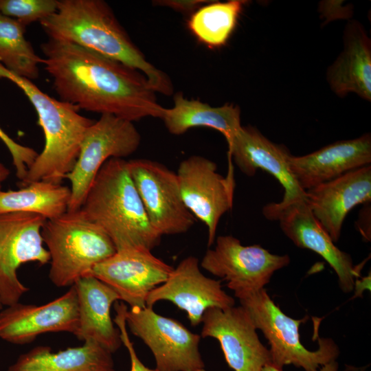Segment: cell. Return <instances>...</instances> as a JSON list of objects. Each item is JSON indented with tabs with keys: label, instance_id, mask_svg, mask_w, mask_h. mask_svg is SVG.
Returning <instances> with one entry per match:
<instances>
[{
	"label": "cell",
	"instance_id": "1",
	"mask_svg": "<svg viewBox=\"0 0 371 371\" xmlns=\"http://www.w3.org/2000/svg\"><path fill=\"white\" fill-rule=\"evenodd\" d=\"M41 48L44 69L60 100L132 122L161 118L164 107L139 71L65 41L49 38Z\"/></svg>",
	"mask_w": 371,
	"mask_h": 371
},
{
	"label": "cell",
	"instance_id": "2",
	"mask_svg": "<svg viewBox=\"0 0 371 371\" xmlns=\"http://www.w3.org/2000/svg\"><path fill=\"white\" fill-rule=\"evenodd\" d=\"M49 39L75 44L142 72L155 92L171 95L168 76L148 62L113 10L102 0H58L56 12L40 21Z\"/></svg>",
	"mask_w": 371,
	"mask_h": 371
},
{
	"label": "cell",
	"instance_id": "3",
	"mask_svg": "<svg viewBox=\"0 0 371 371\" xmlns=\"http://www.w3.org/2000/svg\"><path fill=\"white\" fill-rule=\"evenodd\" d=\"M80 210L107 234L116 250L151 251L160 243L161 236L148 220L124 159L111 158L103 164Z\"/></svg>",
	"mask_w": 371,
	"mask_h": 371
},
{
	"label": "cell",
	"instance_id": "4",
	"mask_svg": "<svg viewBox=\"0 0 371 371\" xmlns=\"http://www.w3.org/2000/svg\"><path fill=\"white\" fill-rule=\"evenodd\" d=\"M0 78L19 87L33 105L42 128L43 150L28 168L21 187L36 181L62 183L73 168L87 128L94 122L79 109L42 91L32 80L8 70L0 63Z\"/></svg>",
	"mask_w": 371,
	"mask_h": 371
},
{
	"label": "cell",
	"instance_id": "5",
	"mask_svg": "<svg viewBox=\"0 0 371 371\" xmlns=\"http://www.w3.org/2000/svg\"><path fill=\"white\" fill-rule=\"evenodd\" d=\"M41 235L49 254V278L58 287L73 286L116 248L107 234L79 209L46 220Z\"/></svg>",
	"mask_w": 371,
	"mask_h": 371
},
{
	"label": "cell",
	"instance_id": "6",
	"mask_svg": "<svg viewBox=\"0 0 371 371\" xmlns=\"http://www.w3.org/2000/svg\"><path fill=\"white\" fill-rule=\"evenodd\" d=\"M249 313L256 329H259L270 345L271 365L282 370L286 365H293L304 371H318L339 355V349L330 338H319L315 351L307 350L300 342L299 327L308 319H294L285 315L262 289L239 299Z\"/></svg>",
	"mask_w": 371,
	"mask_h": 371
},
{
	"label": "cell",
	"instance_id": "7",
	"mask_svg": "<svg viewBox=\"0 0 371 371\" xmlns=\"http://www.w3.org/2000/svg\"><path fill=\"white\" fill-rule=\"evenodd\" d=\"M141 135L133 122L103 114L87 128L76 161L66 178L70 182L68 211L80 208L85 196L103 164L111 158L133 154Z\"/></svg>",
	"mask_w": 371,
	"mask_h": 371
},
{
	"label": "cell",
	"instance_id": "8",
	"mask_svg": "<svg viewBox=\"0 0 371 371\" xmlns=\"http://www.w3.org/2000/svg\"><path fill=\"white\" fill-rule=\"evenodd\" d=\"M215 240L214 248L206 251L201 266L225 280L238 300L264 289L275 271L291 261L288 255L273 254L259 245H243L230 235L219 236Z\"/></svg>",
	"mask_w": 371,
	"mask_h": 371
},
{
	"label": "cell",
	"instance_id": "9",
	"mask_svg": "<svg viewBox=\"0 0 371 371\" xmlns=\"http://www.w3.org/2000/svg\"><path fill=\"white\" fill-rule=\"evenodd\" d=\"M126 326L153 353L159 371H207L199 352L201 335L153 307L127 308Z\"/></svg>",
	"mask_w": 371,
	"mask_h": 371
},
{
	"label": "cell",
	"instance_id": "10",
	"mask_svg": "<svg viewBox=\"0 0 371 371\" xmlns=\"http://www.w3.org/2000/svg\"><path fill=\"white\" fill-rule=\"evenodd\" d=\"M45 221V218L36 214H0V300L3 306L19 302L29 290L17 276L22 265L49 262V254L41 235Z\"/></svg>",
	"mask_w": 371,
	"mask_h": 371
},
{
	"label": "cell",
	"instance_id": "11",
	"mask_svg": "<svg viewBox=\"0 0 371 371\" xmlns=\"http://www.w3.org/2000/svg\"><path fill=\"white\" fill-rule=\"evenodd\" d=\"M228 159L226 177L217 172L214 161L199 155L181 161L176 173L185 205L207 227L208 247L215 241L221 218L233 205L236 183L232 159Z\"/></svg>",
	"mask_w": 371,
	"mask_h": 371
},
{
	"label": "cell",
	"instance_id": "12",
	"mask_svg": "<svg viewBox=\"0 0 371 371\" xmlns=\"http://www.w3.org/2000/svg\"><path fill=\"white\" fill-rule=\"evenodd\" d=\"M127 165L154 229L161 236L188 232L195 218L183 201L177 174L150 159H131Z\"/></svg>",
	"mask_w": 371,
	"mask_h": 371
},
{
	"label": "cell",
	"instance_id": "13",
	"mask_svg": "<svg viewBox=\"0 0 371 371\" xmlns=\"http://www.w3.org/2000/svg\"><path fill=\"white\" fill-rule=\"evenodd\" d=\"M269 220L277 221L284 234L295 246L310 249L322 256L333 269L344 293H350L359 277L352 257L340 250L313 214L305 200L287 205L270 203L262 208Z\"/></svg>",
	"mask_w": 371,
	"mask_h": 371
},
{
	"label": "cell",
	"instance_id": "14",
	"mask_svg": "<svg viewBox=\"0 0 371 371\" xmlns=\"http://www.w3.org/2000/svg\"><path fill=\"white\" fill-rule=\"evenodd\" d=\"M173 267L144 247L116 250L94 267L91 275L119 295L131 308H144L148 295L163 284Z\"/></svg>",
	"mask_w": 371,
	"mask_h": 371
},
{
	"label": "cell",
	"instance_id": "15",
	"mask_svg": "<svg viewBox=\"0 0 371 371\" xmlns=\"http://www.w3.org/2000/svg\"><path fill=\"white\" fill-rule=\"evenodd\" d=\"M201 337L220 344L227 363L234 371H262L271 363L269 349L260 341L249 313L242 306L207 309Z\"/></svg>",
	"mask_w": 371,
	"mask_h": 371
},
{
	"label": "cell",
	"instance_id": "16",
	"mask_svg": "<svg viewBox=\"0 0 371 371\" xmlns=\"http://www.w3.org/2000/svg\"><path fill=\"white\" fill-rule=\"evenodd\" d=\"M162 300L186 311L193 326L201 323L207 309L225 310L235 304L234 299L222 289L221 280L204 276L198 258L192 256L183 259L166 280L148 295L146 305L153 307Z\"/></svg>",
	"mask_w": 371,
	"mask_h": 371
},
{
	"label": "cell",
	"instance_id": "17",
	"mask_svg": "<svg viewBox=\"0 0 371 371\" xmlns=\"http://www.w3.org/2000/svg\"><path fill=\"white\" fill-rule=\"evenodd\" d=\"M78 325V302L74 285L63 295L45 304L19 302L0 311V339L14 344L30 343L45 333L74 335Z\"/></svg>",
	"mask_w": 371,
	"mask_h": 371
},
{
	"label": "cell",
	"instance_id": "18",
	"mask_svg": "<svg viewBox=\"0 0 371 371\" xmlns=\"http://www.w3.org/2000/svg\"><path fill=\"white\" fill-rule=\"evenodd\" d=\"M227 142L228 158L233 159L242 172L251 177L258 169H262L279 181L284 190L279 204L287 205L305 200L306 192L291 172L289 157L291 155L285 147L271 142L252 126H241Z\"/></svg>",
	"mask_w": 371,
	"mask_h": 371
},
{
	"label": "cell",
	"instance_id": "19",
	"mask_svg": "<svg viewBox=\"0 0 371 371\" xmlns=\"http://www.w3.org/2000/svg\"><path fill=\"white\" fill-rule=\"evenodd\" d=\"M306 192L305 202L334 243L349 212L371 201V166L350 171Z\"/></svg>",
	"mask_w": 371,
	"mask_h": 371
},
{
	"label": "cell",
	"instance_id": "20",
	"mask_svg": "<svg viewBox=\"0 0 371 371\" xmlns=\"http://www.w3.org/2000/svg\"><path fill=\"white\" fill-rule=\"evenodd\" d=\"M370 163L368 133L336 142L306 155L289 157L291 172L304 191Z\"/></svg>",
	"mask_w": 371,
	"mask_h": 371
},
{
	"label": "cell",
	"instance_id": "21",
	"mask_svg": "<svg viewBox=\"0 0 371 371\" xmlns=\"http://www.w3.org/2000/svg\"><path fill=\"white\" fill-rule=\"evenodd\" d=\"M74 286L78 311V325L74 335L83 342H95L111 354L116 352L122 343L111 318V308L120 301L119 295L91 275L80 278Z\"/></svg>",
	"mask_w": 371,
	"mask_h": 371
},
{
	"label": "cell",
	"instance_id": "22",
	"mask_svg": "<svg viewBox=\"0 0 371 371\" xmlns=\"http://www.w3.org/2000/svg\"><path fill=\"white\" fill-rule=\"evenodd\" d=\"M327 79L332 90L339 96L352 92L371 100V44L358 23L348 24L344 50L330 67Z\"/></svg>",
	"mask_w": 371,
	"mask_h": 371
},
{
	"label": "cell",
	"instance_id": "23",
	"mask_svg": "<svg viewBox=\"0 0 371 371\" xmlns=\"http://www.w3.org/2000/svg\"><path fill=\"white\" fill-rule=\"evenodd\" d=\"M112 354L93 341L56 352L38 346L21 355L7 371H111Z\"/></svg>",
	"mask_w": 371,
	"mask_h": 371
},
{
	"label": "cell",
	"instance_id": "24",
	"mask_svg": "<svg viewBox=\"0 0 371 371\" xmlns=\"http://www.w3.org/2000/svg\"><path fill=\"white\" fill-rule=\"evenodd\" d=\"M173 100L174 105L164 108L161 118L172 135H181L194 127H209L221 133L228 142L242 126L238 106H212L197 100H188L181 92L174 95Z\"/></svg>",
	"mask_w": 371,
	"mask_h": 371
},
{
	"label": "cell",
	"instance_id": "25",
	"mask_svg": "<svg viewBox=\"0 0 371 371\" xmlns=\"http://www.w3.org/2000/svg\"><path fill=\"white\" fill-rule=\"evenodd\" d=\"M70 196L69 187L45 181H33L16 190L0 188V214L25 212L53 219L67 211Z\"/></svg>",
	"mask_w": 371,
	"mask_h": 371
},
{
	"label": "cell",
	"instance_id": "26",
	"mask_svg": "<svg viewBox=\"0 0 371 371\" xmlns=\"http://www.w3.org/2000/svg\"><path fill=\"white\" fill-rule=\"evenodd\" d=\"M245 1L214 2L192 14L188 27L196 38L209 47L224 45L234 30Z\"/></svg>",
	"mask_w": 371,
	"mask_h": 371
},
{
	"label": "cell",
	"instance_id": "27",
	"mask_svg": "<svg viewBox=\"0 0 371 371\" xmlns=\"http://www.w3.org/2000/svg\"><path fill=\"white\" fill-rule=\"evenodd\" d=\"M25 26L0 14V63L16 75L32 81L38 77L43 58L25 36Z\"/></svg>",
	"mask_w": 371,
	"mask_h": 371
},
{
	"label": "cell",
	"instance_id": "28",
	"mask_svg": "<svg viewBox=\"0 0 371 371\" xmlns=\"http://www.w3.org/2000/svg\"><path fill=\"white\" fill-rule=\"evenodd\" d=\"M57 4V0H0V14L26 26L49 17L56 12Z\"/></svg>",
	"mask_w": 371,
	"mask_h": 371
},
{
	"label": "cell",
	"instance_id": "29",
	"mask_svg": "<svg viewBox=\"0 0 371 371\" xmlns=\"http://www.w3.org/2000/svg\"><path fill=\"white\" fill-rule=\"evenodd\" d=\"M0 139L10 153L16 176L21 182L25 178L28 168L38 156V153L31 147L14 141L1 127Z\"/></svg>",
	"mask_w": 371,
	"mask_h": 371
},
{
	"label": "cell",
	"instance_id": "30",
	"mask_svg": "<svg viewBox=\"0 0 371 371\" xmlns=\"http://www.w3.org/2000/svg\"><path fill=\"white\" fill-rule=\"evenodd\" d=\"M114 307L116 314L113 322L120 331L122 343L128 350L131 361V371H159L157 368L151 369L146 367L139 359L126 329L125 313L127 306L122 302H117Z\"/></svg>",
	"mask_w": 371,
	"mask_h": 371
},
{
	"label": "cell",
	"instance_id": "31",
	"mask_svg": "<svg viewBox=\"0 0 371 371\" xmlns=\"http://www.w3.org/2000/svg\"><path fill=\"white\" fill-rule=\"evenodd\" d=\"M210 2L203 0H159L153 1L154 4L157 5L170 8L182 13H194L202 5Z\"/></svg>",
	"mask_w": 371,
	"mask_h": 371
},
{
	"label": "cell",
	"instance_id": "32",
	"mask_svg": "<svg viewBox=\"0 0 371 371\" xmlns=\"http://www.w3.org/2000/svg\"><path fill=\"white\" fill-rule=\"evenodd\" d=\"M10 175V169L0 160V188Z\"/></svg>",
	"mask_w": 371,
	"mask_h": 371
},
{
	"label": "cell",
	"instance_id": "33",
	"mask_svg": "<svg viewBox=\"0 0 371 371\" xmlns=\"http://www.w3.org/2000/svg\"><path fill=\"white\" fill-rule=\"evenodd\" d=\"M338 363L336 361H333L323 366L318 371H337Z\"/></svg>",
	"mask_w": 371,
	"mask_h": 371
},
{
	"label": "cell",
	"instance_id": "34",
	"mask_svg": "<svg viewBox=\"0 0 371 371\" xmlns=\"http://www.w3.org/2000/svg\"><path fill=\"white\" fill-rule=\"evenodd\" d=\"M262 371H282V370L278 369L277 368L273 366L271 364H268L263 368Z\"/></svg>",
	"mask_w": 371,
	"mask_h": 371
},
{
	"label": "cell",
	"instance_id": "35",
	"mask_svg": "<svg viewBox=\"0 0 371 371\" xmlns=\"http://www.w3.org/2000/svg\"><path fill=\"white\" fill-rule=\"evenodd\" d=\"M3 308V305L2 304L1 300H0V311Z\"/></svg>",
	"mask_w": 371,
	"mask_h": 371
},
{
	"label": "cell",
	"instance_id": "36",
	"mask_svg": "<svg viewBox=\"0 0 371 371\" xmlns=\"http://www.w3.org/2000/svg\"><path fill=\"white\" fill-rule=\"evenodd\" d=\"M111 371H115V369H114V370H111Z\"/></svg>",
	"mask_w": 371,
	"mask_h": 371
}]
</instances>
